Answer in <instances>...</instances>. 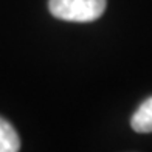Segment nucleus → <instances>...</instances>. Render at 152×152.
Returning a JSON list of instances; mask_svg holds the SVG:
<instances>
[{
	"instance_id": "f257e3e1",
	"label": "nucleus",
	"mask_w": 152,
	"mask_h": 152,
	"mask_svg": "<svg viewBox=\"0 0 152 152\" xmlns=\"http://www.w3.org/2000/svg\"><path fill=\"white\" fill-rule=\"evenodd\" d=\"M107 0H50V12L67 22H93L106 10Z\"/></svg>"
},
{
	"instance_id": "f03ea898",
	"label": "nucleus",
	"mask_w": 152,
	"mask_h": 152,
	"mask_svg": "<svg viewBox=\"0 0 152 152\" xmlns=\"http://www.w3.org/2000/svg\"><path fill=\"white\" fill-rule=\"evenodd\" d=\"M130 126L138 134L152 132V96L141 102V106L137 109L130 120Z\"/></svg>"
},
{
	"instance_id": "7ed1b4c3",
	"label": "nucleus",
	"mask_w": 152,
	"mask_h": 152,
	"mask_svg": "<svg viewBox=\"0 0 152 152\" xmlns=\"http://www.w3.org/2000/svg\"><path fill=\"white\" fill-rule=\"evenodd\" d=\"M20 140L16 129L8 121L0 118V152H19Z\"/></svg>"
}]
</instances>
